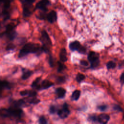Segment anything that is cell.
I'll use <instances>...</instances> for the list:
<instances>
[{"instance_id":"obj_1","label":"cell","mask_w":124,"mask_h":124,"mask_svg":"<svg viewBox=\"0 0 124 124\" xmlns=\"http://www.w3.org/2000/svg\"><path fill=\"white\" fill-rule=\"evenodd\" d=\"M40 50H42V47H40L38 44L28 43L25 44L20 49L18 54V57L22 58L29 53H36Z\"/></svg>"},{"instance_id":"obj_2","label":"cell","mask_w":124,"mask_h":124,"mask_svg":"<svg viewBox=\"0 0 124 124\" xmlns=\"http://www.w3.org/2000/svg\"><path fill=\"white\" fill-rule=\"evenodd\" d=\"M41 41L43 43V46H42V51L46 52L48 50L49 46L51 45V43L47 32L44 30L42 31Z\"/></svg>"},{"instance_id":"obj_3","label":"cell","mask_w":124,"mask_h":124,"mask_svg":"<svg viewBox=\"0 0 124 124\" xmlns=\"http://www.w3.org/2000/svg\"><path fill=\"white\" fill-rule=\"evenodd\" d=\"M88 59L91 62L92 68H95L98 66L99 60V55L97 53L94 51H90L88 55Z\"/></svg>"},{"instance_id":"obj_4","label":"cell","mask_w":124,"mask_h":124,"mask_svg":"<svg viewBox=\"0 0 124 124\" xmlns=\"http://www.w3.org/2000/svg\"><path fill=\"white\" fill-rule=\"evenodd\" d=\"M22 3L23 5V14L24 16H29L31 14V11L30 10L31 6L34 0H23Z\"/></svg>"},{"instance_id":"obj_5","label":"cell","mask_w":124,"mask_h":124,"mask_svg":"<svg viewBox=\"0 0 124 124\" xmlns=\"http://www.w3.org/2000/svg\"><path fill=\"white\" fill-rule=\"evenodd\" d=\"M69 48L72 50H77L79 53L84 54L86 52V48L82 46L80 43L78 41H75L72 42L69 44Z\"/></svg>"},{"instance_id":"obj_6","label":"cell","mask_w":124,"mask_h":124,"mask_svg":"<svg viewBox=\"0 0 124 124\" xmlns=\"http://www.w3.org/2000/svg\"><path fill=\"white\" fill-rule=\"evenodd\" d=\"M69 113L70 110L69 109L68 105L66 103H64L63 105L62 108L58 111V114L61 118H65L67 117Z\"/></svg>"},{"instance_id":"obj_7","label":"cell","mask_w":124,"mask_h":124,"mask_svg":"<svg viewBox=\"0 0 124 124\" xmlns=\"http://www.w3.org/2000/svg\"><path fill=\"white\" fill-rule=\"evenodd\" d=\"M50 4V1L46 0H42L38 1L35 5V9H40L43 11L47 10V6Z\"/></svg>"},{"instance_id":"obj_8","label":"cell","mask_w":124,"mask_h":124,"mask_svg":"<svg viewBox=\"0 0 124 124\" xmlns=\"http://www.w3.org/2000/svg\"><path fill=\"white\" fill-rule=\"evenodd\" d=\"M8 109L10 112V115H12L15 117H20L22 115V114L23 113L22 110L16 107H15V108H10Z\"/></svg>"},{"instance_id":"obj_9","label":"cell","mask_w":124,"mask_h":124,"mask_svg":"<svg viewBox=\"0 0 124 124\" xmlns=\"http://www.w3.org/2000/svg\"><path fill=\"white\" fill-rule=\"evenodd\" d=\"M47 20L51 23L54 22L56 21L57 18L56 12L53 10L51 11L46 15Z\"/></svg>"},{"instance_id":"obj_10","label":"cell","mask_w":124,"mask_h":124,"mask_svg":"<svg viewBox=\"0 0 124 124\" xmlns=\"http://www.w3.org/2000/svg\"><path fill=\"white\" fill-rule=\"evenodd\" d=\"M109 120V116L106 114H101L98 116V121L101 124H107Z\"/></svg>"},{"instance_id":"obj_11","label":"cell","mask_w":124,"mask_h":124,"mask_svg":"<svg viewBox=\"0 0 124 124\" xmlns=\"http://www.w3.org/2000/svg\"><path fill=\"white\" fill-rule=\"evenodd\" d=\"M53 85H54V83L53 82L48 80L45 79L42 81L41 87V89H46L52 86Z\"/></svg>"},{"instance_id":"obj_12","label":"cell","mask_w":124,"mask_h":124,"mask_svg":"<svg viewBox=\"0 0 124 124\" xmlns=\"http://www.w3.org/2000/svg\"><path fill=\"white\" fill-rule=\"evenodd\" d=\"M55 92L58 97L59 98H63L64 96L66 93V91L64 88L59 87L56 89Z\"/></svg>"},{"instance_id":"obj_13","label":"cell","mask_w":124,"mask_h":124,"mask_svg":"<svg viewBox=\"0 0 124 124\" xmlns=\"http://www.w3.org/2000/svg\"><path fill=\"white\" fill-rule=\"evenodd\" d=\"M60 58L62 62H65L67 60V52L64 48H62L61 49L60 52Z\"/></svg>"},{"instance_id":"obj_14","label":"cell","mask_w":124,"mask_h":124,"mask_svg":"<svg viewBox=\"0 0 124 124\" xmlns=\"http://www.w3.org/2000/svg\"><path fill=\"white\" fill-rule=\"evenodd\" d=\"M41 80V78L38 77L32 83L31 86L32 88L33 89H36L37 90H39L41 89V85L39 84L40 81Z\"/></svg>"},{"instance_id":"obj_15","label":"cell","mask_w":124,"mask_h":124,"mask_svg":"<svg viewBox=\"0 0 124 124\" xmlns=\"http://www.w3.org/2000/svg\"><path fill=\"white\" fill-rule=\"evenodd\" d=\"M80 91L78 90H75L73 92L72 94V96H71L72 99L73 100H77L78 99L80 96Z\"/></svg>"},{"instance_id":"obj_16","label":"cell","mask_w":124,"mask_h":124,"mask_svg":"<svg viewBox=\"0 0 124 124\" xmlns=\"http://www.w3.org/2000/svg\"><path fill=\"white\" fill-rule=\"evenodd\" d=\"M32 74V72L31 71H30V70H27L25 72H24L22 75V78L23 79H26L27 78H28Z\"/></svg>"},{"instance_id":"obj_17","label":"cell","mask_w":124,"mask_h":124,"mask_svg":"<svg viewBox=\"0 0 124 124\" xmlns=\"http://www.w3.org/2000/svg\"><path fill=\"white\" fill-rule=\"evenodd\" d=\"M0 84H1V89H2L3 88L10 89V88H11L10 84L6 81H1Z\"/></svg>"},{"instance_id":"obj_18","label":"cell","mask_w":124,"mask_h":124,"mask_svg":"<svg viewBox=\"0 0 124 124\" xmlns=\"http://www.w3.org/2000/svg\"><path fill=\"white\" fill-rule=\"evenodd\" d=\"M0 114L3 117H8L10 115L9 109H6L4 108L1 109L0 110Z\"/></svg>"},{"instance_id":"obj_19","label":"cell","mask_w":124,"mask_h":124,"mask_svg":"<svg viewBox=\"0 0 124 124\" xmlns=\"http://www.w3.org/2000/svg\"><path fill=\"white\" fill-rule=\"evenodd\" d=\"M85 78V76L80 73H78L76 76V80L78 82H80L81 81L84 80Z\"/></svg>"},{"instance_id":"obj_20","label":"cell","mask_w":124,"mask_h":124,"mask_svg":"<svg viewBox=\"0 0 124 124\" xmlns=\"http://www.w3.org/2000/svg\"><path fill=\"white\" fill-rule=\"evenodd\" d=\"M115 66H116V63L112 61H109L107 64V67L108 69H113L114 67H115Z\"/></svg>"},{"instance_id":"obj_21","label":"cell","mask_w":124,"mask_h":124,"mask_svg":"<svg viewBox=\"0 0 124 124\" xmlns=\"http://www.w3.org/2000/svg\"><path fill=\"white\" fill-rule=\"evenodd\" d=\"M65 68V65L62 62H58V72H62Z\"/></svg>"},{"instance_id":"obj_22","label":"cell","mask_w":124,"mask_h":124,"mask_svg":"<svg viewBox=\"0 0 124 124\" xmlns=\"http://www.w3.org/2000/svg\"><path fill=\"white\" fill-rule=\"evenodd\" d=\"M39 121L40 124H47V121L44 116L40 117Z\"/></svg>"},{"instance_id":"obj_23","label":"cell","mask_w":124,"mask_h":124,"mask_svg":"<svg viewBox=\"0 0 124 124\" xmlns=\"http://www.w3.org/2000/svg\"><path fill=\"white\" fill-rule=\"evenodd\" d=\"M107 108V106L106 105H101L98 107V108L101 111H104Z\"/></svg>"},{"instance_id":"obj_24","label":"cell","mask_w":124,"mask_h":124,"mask_svg":"<svg viewBox=\"0 0 124 124\" xmlns=\"http://www.w3.org/2000/svg\"><path fill=\"white\" fill-rule=\"evenodd\" d=\"M28 93H29L28 90H24V91H21L20 92V94L22 96H25V95H28Z\"/></svg>"},{"instance_id":"obj_25","label":"cell","mask_w":124,"mask_h":124,"mask_svg":"<svg viewBox=\"0 0 124 124\" xmlns=\"http://www.w3.org/2000/svg\"><path fill=\"white\" fill-rule=\"evenodd\" d=\"M56 111V108L54 106H51L50 107V109H49V111L51 113H54Z\"/></svg>"},{"instance_id":"obj_26","label":"cell","mask_w":124,"mask_h":124,"mask_svg":"<svg viewBox=\"0 0 124 124\" xmlns=\"http://www.w3.org/2000/svg\"><path fill=\"white\" fill-rule=\"evenodd\" d=\"M80 64L83 65V66H87L89 65L88 62L84 60H82L80 61Z\"/></svg>"},{"instance_id":"obj_27","label":"cell","mask_w":124,"mask_h":124,"mask_svg":"<svg viewBox=\"0 0 124 124\" xmlns=\"http://www.w3.org/2000/svg\"><path fill=\"white\" fill-rule=\"evenodd\" d=\"M14 47H15V46H14L13 44H10L8 45L7 46L6 49H7V50L12 49H13Z\"/></svg>"},{"instance_id":"obj_28","label":"cell","mask_w":124,"mask_h":124,"mask_svg":"<svg viewBox=\"0 0 124 124\" xmlns=\"http://www.w3.org/2000/svg\"><path fill=\"white\" fill-rule=\"evenodd\" d=\"M114 109H115V110H118V111H122V109L121 108L118 106V105H115L113 107Z\"/></svg>"},{"instance_id":"obj_29","label":"cell","mask_w":124,"mask_h":124,"mask_svg":"<svg viewBox=\"0 0 124 124\" xmlns=\"http://www.w3.org/2000/svg\"><path fill=\"white\" fill-rule=\"evenodd\" d=\"M49 62L50 65L51 66H53V62L52 58L51 56L49 57Z\"/></svg>"},{"instance_id":"obj_30","label":"cell","mask_w":124,"mask_h":124,"mask_svg":"<svg viewBox=\"0 0 124 124\" xmlns=\"http://www.w3.org/2000/svg\"><path fill=\"white\" fill-rule=\"evenodd\" d=\"M120 80H121V81L123 83H124V73H123L121 75V77H120Z\"/></svg>"},{"instance_id":"obj_31","label":"cell","mask_w":124,"mask_h":124,"mask_svg":"<svg viewBox=\"0 0 124 124\" xmlns=\"http://www.w3.org/2000/svg\"><path fill=\"white\" fill-rule=\"evenodd\" d=\"M58 80H59V81L62 82L63 81H64L65 80H64V78L63 77H60L58 78Z\"/></svg>"}]
</instances>
